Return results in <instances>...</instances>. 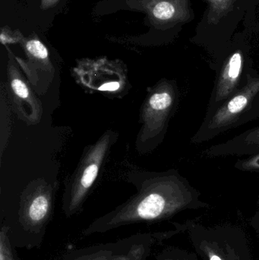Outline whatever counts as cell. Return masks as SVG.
Instances as JSON below:
<instances>
[{
  "label": "cell",
  "instance_id": "cell-20",
  "mask_svg": "<svg viewBox=\"0 0 259 260\" xmlns=\"http://www.w3.org/2000/svg\"><path fill=\"white\" fill-rule=\"evenodd\" d=\"M258 9H259V8H258ZM258 12H259V11H258V12H256V14L258 13ZM256 14H255V15H256ZM254 18H255V17H254ZM252 20H253V19H252ZM249 35H251V37H252V35H253V34L257 33V34H258V35H259V21H258V22L256 23V24H255V25L253 26V27H252V28L251 29V30H250V31L249 32Z\"/></svg>",
  "mask_w": 259,
  "mask_h": 260
},
{
  "label": "cell",
  "instance_id": "cell-9",
  "mask_svg": "<svg viewBox=\"0 0 259 260\" xmlns=\"http://www.w3.org/2000/svg\"><path fill=\"white\" fill-rule=\"evenodd\" d=\"M190 237L203 260H252L247 240L240 229L196 224L190 230Z\"/></svg>",
  "mask_w": 259,
  "mask_h": 260
},
{
  "label": "cell",
  "instance_id": "cell-5",
  "mask_svg": "<svg viewBox=\"0 0 259 260\" xmlns=\"http://www.w3.org/2000/svg\"><path fill=\"white\" fill-rule=\"evenodd\" d=\"M251 38L245 29L237 32L218 59L210 65L215 71L216 79L205 116L244 88L256 71L253 68Z\"/></svg>",
  "mask_w": 259,
  "mask_h": 260
},
{
  "label": "cell",
  "instance_id": "cell-18",
  "mask_svg": "<svg viewBox=\"0 0 259 260\" xmlns=\"http://www.w3.org/2000/svg\"><path fill=\"white\" fill-rule=\"evenodd\" d=\"M23 37L19 31H12L9 29H3L2 30L0 39L2 44L7 45L8 44H16L21 42Z\"/></svg>",
  "mask_w": 259,
  "mask_h": 260
},
{
  "label": "cell",
  "instance_id": "cell-6",
  "mask_svg": "<svg viewBox=\"0 0 259 260\" xmlns=\"http://www.w3.org/2000/svg\"><path fill=\"white\" fill-rule=\"evenodd\" d=\"M179 95L177 84L170 79H161L147 88L140 109L141 127L135 143L138 154L152 153L162 143L179 105Z\"/></svg>",
  "mask_w": 259,
  "mask_h": 260
},
{
  "label": "cell",
  "instance_id": "cell-12",
  "mask_svg": "<svg viewBox=\"0 0 259 260\" xmlns=\"http://www.w3.org/2000/svg\"><path fill=\"white\" fill-rule=\"evenodd\" d=\"M21 47L27 60L13 54L15 62L24 72L26 79L38 94L47 91L54 79L55 68L50 60V53L45 44L38 38H22Z\"/></svg>",
  "mask_w": 259,
  "mask_h": 260
},
{
  "label": "cell",
  "instance_id": "cell-17",
  "mask_svg": "<svg viewBox=\"0 0 259 260\" xmlns=\"http://www.w3.org/2000/svg\"><path fill=\"white\" fill-rule=\"evenodd\" d=\"M12 246L7 235H0V260H12Z\"/></svg>",
  "mask_w": 259,
  "mask_h": 260
},
{
  "label": "cell",
  "instance_id": "cell-10",
  "mask_svg": "<svg viewBox=\"0 0 259 260\" xmlns=\"http://www.w3.org/2000/svg\"><path fill=\"white\" fill-rule=\"evenodd\" d=\"M72 76L85 89L109 98L120 99L130 88L126 66L121 61L106 57L81 59L73 68Z\"/></svg>",
  "mask_w": 259,
  "mask_h": 260
},
{
  "label": "cell",
  "instance_id": "cell-2",
  "mask_svg": "<svg viewBox=\"0 0 259 260\" xmlns=\"http://www.w3.org/2000/svg\"><path fill=\"white\" fill-rule=\"evenodd\" d=\"M58 188L57 182L35 179L21 191L14 209L3 215L1 228L7 232L12 247H41L54 213Z\"/></svg>",
  "mask_w": 259,
  "mask_h": 260
},
{
  "label": "cell",
  "instance_id": "cell-19",
  "mask_svg": "<svg viewBox=\"0 0 259 260\" xmlns=\"http://www.w3.org/2000/svg\"><path fill=\"white\" fill-rule=\"evenodd\" d=\"M59 0H41V9L46 10V9H50L56 6Z\"/></svg>",
  "mask_w": 259,
  "mask_h": 260
},
{
  "label": "cell",
  "instance_id": "cell-15",
  "mask_svg": "<svg viewBox=\"0 0 259 260\" xmlns=\"http://www.w3.org/2000/svg\"><path fill=\"white\" fill-rule=\"evenodd\" d=\"M234 168L243 172L259 174V153L237 160Z\"/></svg>",
  "mask_w": 259,
  "mask_h": 260
},
{
  "label": "cell",
  "instance_id": "cell-11",
  "mask_svg": "<svg viewBox=\"0 0 259 260\" xmlns=\"http://www.w3.org/2000/svg\"><path fill=\"white\" fill-rule=\"evenodd\" d=\"M9 62L7 75L9 96L12 108L18 118L28 125L40 123L43 116V106L33 92V88L17 67L13 53L8 49Z\"/></svg>",
  "mask_w": 259,
  "mask_h": 260
},
{
  "label": "cell",
  "instance_id": "cell-7",
  "mask_svg": "<svg viewBox=\"0 0 259 260\" xmlns=\"http://www.w3.org/2000/svg\"><path fill=\"white\" fill-rule=\"evenodd\" d=\"M257 119H259V73L255 71L244 88L214 112L205 116L191 142L196 145L204 143Z\"/></svg>",
  "mask_w": 259,
  "mask_h": 260
},
{
  "label": "cell",
  "instance_id": "cell-21",
  "mask_svg": "<svg viewBox=\"0 0 259 260\" xmlns=\"http://www.w3.org/2000/svg\"><path fill=\"white\" fill-rule=\"evenodd\" d=\"M258 211H257L256 214H255V218H254V222H255V225L258 226L259 228V197H258Z\"/></svg>",
  "mask_w": 259,
  "mask_h": 260
},
{
  "label": "cell",
  "instance_id": "cell-4",
  "mask_svg": "<svg viewBox=\"0 0 259 260\" xmlns=\"http://www.w3.org/2000/svg\"><path fill=\"white\" fill-rule=\"evenodd\" d=\"M118 137L115 130L107 129L94 143L84 148L76 169L64 183L62 211L67 218L82 212Z\"/></svg>",
  "mask_w": 259,
  "mask_h": 260
},
{
  "label": "cell",
  "instance_id": "cell-16",
  "mask_svg": "<svg viewBox=\"0 0 259 260\" xmlns=\"http://www.w3.org/2000/svg\"><path fill=\"white\" fill-rule=\"evenodd\" d=\"M192 255L179 249L167 248L157 256V260H197Z\"/></svg>",
  "mask_w": 259,
  "mask_h": 260
},
{
  "label": "cell",
  "instance_id": "cell-13",
  "mask_svg": "<svg viewBox=\"0 0 259 260\" xmlns=\"http://www.w3.org/2000/svg\"><path fill=\"white\" fill-rule=\"evenodd\" d=\"M129 5L145 12L158 30L179 29L194 19L192 0H129Z\"/></svg>",
  "mask_w": 259,
  "mask_h": 260
},
{
  "label": "cell",
  "instance_id": "cell-8",
  "mask_svg": "<svg viewBox=\"0 0 259 260\" xmlns=\"http://www.w3.org/2000/svg\"><path fill=\"white\" fill-rule=\"evenodd\" d=\"M179 230L138 233L114 242L73 248L59 260H147L155 245Z\"/></svg>",
  "mask_w": 259,
  "mask_h": 260
},
{
  "label": "cell",
  "instance_id": "cell-3",
  "mask_svg": "<svg viewBox=\"0 0 259 260\" xmlns=\"http://www.w3.org/2000/svg\"><path fill=\"white\" fill-rule=\"evenodd\" d=\"M203 1L206 9L190 41L208 52L212 64L238 32L239 25L243 22L245 29L252 22L259 8V0Z\"/></svg>",
  "mask_w": 259,
  "mask_h": 260
},
{
  "label": "cell",
  "instance_id": "cell-1",
  "mask_svg": "<svg viewBox=\"0 0 259 260\" xmlns=\"http://www.w3.org/2000/svg\"><path fill=\"white\" fill-rule=\"evenodd\" d=\"M128 178L136 192L114 210L96 218L82 231V237L131 224L164 221L187 209L209 207L200 200L199 191L176 170L132 171Z\"/></svg>",
  "mask_w": 259,
  "mask_h": 260
},
{
  "label": "cell",
  "instance_id": "cell-14",
  "mask_svg": "<svg viewBox=\"0 0 259 260\" xmlns=\"http://www.w3.org/2000/svg\"><path fill=\"white\" fill-rule=\"evenodd\" d=\"M259 153V126L246 130L241 134L216 145H211L202 151L204 157H228L250 156Z\"/></svg>",
  "mask_w": 259,
  "mask_h": 260
}]
</instances>
